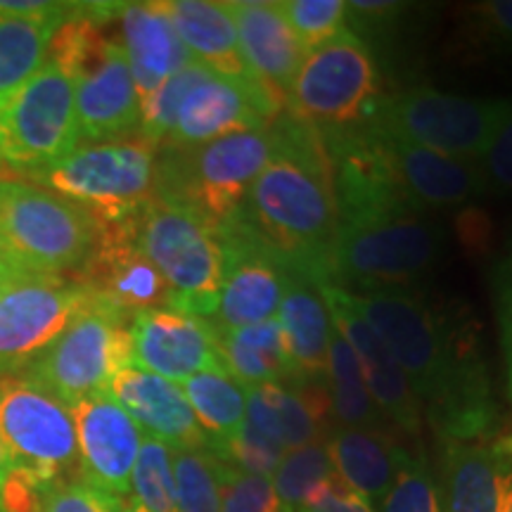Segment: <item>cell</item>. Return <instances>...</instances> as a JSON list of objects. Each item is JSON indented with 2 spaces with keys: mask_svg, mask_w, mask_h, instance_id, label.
Here are the masks:
<instances>
[{
  "mask_svg": "<svg viewBox=\"0 0 512 512\" xmlns=\"http://www.w3.org/2000/svg\"><path fill=\"white\" fill-rule=\"evenodd\" d=\"M351 294L370 328L392 351L441 444L491 439L501 430L472 332L408 290Z\"/></svg>",
  "mask_w": 512,
  "mask_h": 512,
  "instance_id": "obj_1",
  "label": "cell"
},
{
  "mask_svg": "<svg viewBox=\"0 0 512 512\" xmlns=\"http://www.w3.org/2000/svg\"><path fill=\"white\" fill-rule=\"evenodd\" d=\"M271 124L275 152L238 214L292 275L335 285L339 221L323 136L290 110Z\"/></svg>",
  "mask_w": 512,
  "mask_h": 512,
  "instance_id": "obj_2",
  "label": "cell"
},
{
  "mask_svg": "<svg viewBox=\"0 0 512 512\" xmlns=\"http://www.w3.org/2000/svg\"><path fill=\"white\" fill-rule=\"evenodd\" d=\"M119 10L121 5H76L48 46L46 60L72 76L79 136L88 143L140 136V100L124 46L102 29Z\"/></svg>",
  "mask_w": 512,
  "mask_h": 512,
  "instance_id": "obj_3",
  "label": "cell"
},
{
  "mask_svg": "<svg viewBox=\"0 0 512 512\" xmlns=\"http://www.w3.org/2000/svg\"><path fill=\"white\" fill-rule=\"evenodd\" d=\"M155 197L195 209L219 226L245 202L275 152L273 124L197 147H157Z\"/></svg>",
  "mask_w": 512,
  "mask_h": 512,
  "instance_id": "obj_4",
  "label": "cell"
},
{
  "mask_svg": "<svg viewBox=\"0 0 512 512\" xmlns=\"http://www.w3.org/2000/svg\"><path fill=\"white\" fill-rule=\"evenodd\" d=\"M100 223L79 204L29 183L0 176V240L34 278H69L91 259Z\"/></svg>",
  "mask_w": 512,
  "mask_h": 512,
  "instance_id": "obj_5",
  "label": "cell"
},
{
  "mask_svg": "<svg viewBox=\"0 0 512 512\" xmlns=\"http://www.w3.org/2000/svg\"><path fill=\"white\" fill-rule=\"evenodd\" d=\"M140 252L166 283V309L207 320L223 283V247L216 226L195 209L152 197L133 219Z\"/></svg>",
  "mask_w": 512,
  "mask_h": 512,
  "instance_id": "obj_6",
  "label": "cell"
},
{
  "mask_svg": "<svg viewBox=\"0 0 512 512\" xmlns=\"http://www.w3.org/2000/svg\"><path fill=\"white\" fill-rule=\"evenodd\" d=\"M444 228L425 211L403 209L342 223L335 247V285L356 292L403 290L441 261Z\"/></svg>",
  "mask_w": 512,
  "mask_h": 512,
  "instance_id": "obj_7",
  "label": "cell"
},
{
  "mask_svg": "<svg viewBox=\"0 0 512 512\" xmlns=\"http://www.w3.org/2000/svg\"><path fill=\"white\" fill-rule=\"evenodd\" d=\"M155 169L157 147L131 136L79 145L36 181L79 204L98 223H126L155 197Z\"/></svg>",
  "mask_w": 512,
  "mask_h": 512,
  "instance_id": "obj_8",
  "label": "cell"
},
{
  "mask_svg": "<svg viewBox=\"0 0 512 512\" xmlns=\"http://www.w3.org/2000/svg\"><path fill=\"white\" fill-rule=\"evenodd\" d=\"M512 110L505 98H465L418 86L377 100L368 124L439 155L477 162Z\"/></svg>",
  "mask_w": 512,
  "mask_h": 512,
  "instance_id": "obj_9",
  "label": "cell"
},
{
  "mask_svg": "<svg viewBox=\"0 0 512 512\" xmlns=\"http://www.w3.org/2000/svg\"><path fill=\"white\" fill-rule=\"evenodd\" d=\"M79 143L72 76L46 60L0 107V174L10 169V178H36Z\"/></svg>",
  "mask_w": 512,
  "mask_h": 512,
  "instance_id": "obj_10",
  "label": "cell"
},
{
  "mask_svg": "<svg viewBox=\"0 0 512 512\" xmlns=\"http://www.w3.org/2000/svg\"><path fill=\"white\" fill-rule=\"evenodd\" d=\"M131 318L93 292L60 337L24 368V377L53 392L67 406L107 394L112 377L131 366Z\"/></svg>",
  "mask_w": 512,
  "mask_h": 512,
  "instance_id": "obj_11",
  "label": "cell"
},
{
  "mask_svg": "<svg viewBox=\"0 0 512 512\" xmlns=\"http://www.w3.org/2000/svg\"><path fill=\"white\" fill-rule=\"evenodd\" d=\"M377 100L380 76L373 50L356 31L344 29L304 57L287 110L328 133L366 124Z\"/></svg>",
  "mask_w": 512,
  "mask_h": 512,
  "instance_id": "obj_12",
  "label": "cell"
},
{
  "mask_svg": "<svg viewBox=\"0 0 512 512\" xmlns=\"http://www.w3.org/2000/svg\"><path fill=\"white\" fill-rule=\"evenodd\" d=\"M0 439L12 467L41 482L81 475L72 408L19 373L0 375Z\"/></svg>",
  "mask_w": 512,
  "mask_h": 512,
  "instance_id": "obj_13",
  "label": "cell"
},
{
  "mask_svg": "<svg viewBox=\"0 0 512 512\" xmlns=\"http://www.w3.org/2000/svg\"><path fill=\"white\" fill-rule=\"evenodd\" d=\"M223 247V283L207 318L214 332L238 330L273 320L292 273L235 211L216 226Z\"/></svg>",
  "mask_w": 512,
  "mask_h": 512,
  "instance_id": "obj_14",
  "label": "cell"
},
{
  "mask_svg": "<svg viewBox=\"0 0 512 512\" xmlns=\"http://www.w3.org/2000/svg\"><path fill=\"white\" fill-rule=\"evenodd\" d=\"M93 292L74 278H29L0 297V375L19 373L62 335Z\"/></svg>",
  "mask_w": 512,
  "mask_h": 512,
  "instance_id": "obj_15",
  "label": "cell"
},
{
  "mask_svg": "<svg viewBox=\"0 0 512 512\" xmlns=\"http://www.w3.org/2000/svg\"><path fill=\"white\" fill-rule=\"evenodd\" d=\"M287 102L259 83H242L209 72L185 95L176 124L162 147H197L249 128H264Z\"/></svg>",
  "mask_w": 512,
  "mask_h": 512,
  "instance_id": "obj_16",
  "label": "cell"
},
{
  "mask_svg": "<svg viewBox=\"0 0 512 512\" xmlns=\"http://www.w3.org/2000/svg\"><path fill=\"white\" fill-rule=\"evenodd\" d=\"M320 297L328 306L330 320L335 330L354 349L358 366H361L363 380H366L368 394L373 396L377 411L384 420L394 422L396 430L406 434H420L422 427V406L415 399L411 384L396 363L387 344L377 337L370 323L363 318L354 302V294L339 285L318 287Z\"/></svg>",
  "mask_w": 512,
  "mask_h": 512,
  "instance_id": "obj_17",
  "label": "cell"
},
{
  "mask_svg": "<svg viewBox=\"0 0 512 512\" xmlns=\"http://www.w3.org/2000/svg\"><path fill=\"white\" fill-rule=\"evenodd\" d=\"M69 408L79 444L81 477L105 494L128 498L145 434L110 394L88 396Z\"/></svg>",
  "mask_w": 512,
  "mask_h": 512,
  "instance_id": "obj_18",
  "label": "cell"
},
{
  "mask_svg": "<svg viewBox=\"0 0 512 512\" xmlns=\"http://www.w3.org/2000/svg\"><path fill=\"white\" fill-rule=\"evenodd\" d=\"M131 366L169 382H185L204 370H226L214 330L204 318L174 309L136 313L128 323Z\"/></svg>",
  "mask_w": 512,
  "mask_h": 512,
  "instance_id": "obj_19",
  "label": "cell"
},
{
  "mask_svg": "<svg viewBox=\"0 0 512 512\" xmlns=\"http://www.w3.org/2000/svg\"><path fill=\"white\" fill-rule=\"evenodd\" d=\"M74 280L128 318L162 309L169 297L164 278L136 245L133 221L100 223L98 245Z\"/></svg>",
  "mask_w": 512,
  "mask_h": 512,
  "instance_id": "obj_20",
  "label": "cell"
},
{
  "mask_svg": "<svg viewBox=\"0 0 512 512\" xmlns=\"http://www.w3.org/2000/svg\"><path fill=\"white\" fill-rule=\"evenodd\" d=\"M226 8L238 29L240 53L252 79L287 102L306 53L292 34L280 3L233 0Z\"/></svg>",
  "mask_w": 512,
  "mask_h": 512,
  "instance_id": "obj_21",
  "label": "cell"
},
{
  "mask_svg": "<svg viewBox=\"0 0 512 512\" xmlns=\"http://www.w3.org/2000/svg\"><path fill=\"white\" fill-rule=\"evenodd\" d=\"M107 394L131 415L145 437H155L171 448L209 446L181 384L126 366L112 377Z\"/></svg>",
  "mask_w": 512,
  "mask_h": 512,
  "instance_id": "obj_22",
  "label": "cell"
},
{
  "mask_svg": "<svg viewBox=\"0 0 512 512\" xmlns=\"http://www.w3.org/2000/svg\"><path fill=\"white\" fill-rule=\"evenodd\" d=\"M380 136L387 143L389 157L408 200L420 211L460 207V204L489 195L482 169L472 159L439 155V152L411 145L382 131Z\"/></svg>",
  "mask_w": 512,
  "mask_h": 512,
  "instance_id": "obj_23",
  "label": "cell"
},
{
  "mask_svg": "<svg viewBox=\"0 0 512 512\" xmlns=\"http://www.w3.org/2000/svg\"><path fill=\"white\" fill-rule=\"evenodd\" d=\"M119 15L121 46H124L133 81H136L140 107H143L169 76L195 62V57L178 38L164 3L121 5Z\"/></svg>",
  "mask_w": 512,
  "mask_h": 512,
  "instance_id": "obj_24",
  "label": "cell"
},
{
  "mask_svg": "<svg viewBox=\"0 0 512 512\" xmlns=\"http://www.w3.org/2000/svg\"><path fill=\"white\" fill-rule=\"evenodd\" d=\"M294 380L325 382L332 325L318 287L292 275L275 313Z\"/></svg>",
  "mask_w": 512,
  "mask_h": 512,
  "instance_id": "obj_25",
  "label": "cell"
},
{
  "mask_svg": "<svg viewBox=\"0 0 512 512\" xmlns=\"http://www.w3.org/2000/svg\"><path fill=\"white\" fill-rule=\"evenodd\" d=\"M166 15L178 38L202 67L242 83H256L240 53L238 29L226 3L211 0H166ZM261 86V83H259Z\"/></svg>",
  "mask_w": 512,
  "mask_h": 512,
  "instance_id": "obj_26",
  "label": "cell"
},
{
  "mask_svg": "<svg viewBox=\"0 0 512 512\" xmlns=\"http://www.w3.org/2000/svg\"><path fill=\"white\" fill-rule=\"evenodd\" d=\"M328 453L335 475L370 503L382 501L408 456L387 427H337Z\"/></svg>",
  "mask_w": 512,
  "mask_h": 512,
  "instance_id": "obj_27",
  "label": "cell"
},
{
  "mask_svg": "<svg viewBox=\"0 0 512 512\" xmlns=\"http://www.w3.org/2000/svg\"><path fill=\"white\" fill-rule=\"evenodd\" d=\"M441 503L444 512H501L491 439L444 441Z\"/></svg>",
  "mask_w": 512,
  "mask_h": 512,
  "instance_id": "obj_28",
  "label": "cell"
},
{
  "mask_svg": "<svg viewBox=\"0 0 512 512\" xmlns=\"http://www.w3.org/2000/svg\"><path fill=\"white\" fill-rule=\"evenodd\" d=\"M223 366L247 389L294 380L278 318L238 330L214 332Z\"/></svg>",
  "mask_w": 512,
  "mask_h": 512,
  "instance_id": "obj_29",
  "label": "cell"
},
{
  "mask_svg": "<svg viewBox=\"0 0 512 512\" xmlns=\"http://www.w3.org/2000/svg\"><path fill=\"white\" fill-rule=\"evenodd\" d=\"M278 422L280 441L285 451H294L332 434V408L328 384L316 380H290L280 384H261Z\"/></svg>",
  "mask_w": 512,
  "mask_h": 512,
  "instance_id": "obj_30",
  "label": "cell"
},
{
  "mask_svg": "<svg viewBox=\"0 0 512 512\" xmlns=\"http://www.w3.org/2000/svg\"><path fill=\"white\" fill-rule=\"evenodd\" d=\"M181 389L211 451L238 434L247 415V387L228 370H204L181 382Z\"/></svg>",
  "mask_w": 512,
  "mask_h": 512,
  "instance_id": "obj_31",
  "label": "cell"
},
{
  "mask_svg": "<svg viewBox=\"0 0 512 512\" xmlns=\"http://www.w3.org/2000/svg\"><path fill=\"white\" fill-rule=\"evenodd\" d=\"M64 19L0 17V107L46 64L50 41Z\"/></svg>",
  "mask_w": 512,
  "mask_h": 512,
  "instance_id": "obj_32",
  "label": "cell"
},
{
  "mask_svg": "<svg viewBox=\"0 0 512 512\" xmlns=\"http://www.w3.org/2000/svg\"><path fill=\"white\" fill-rule=\"evenodd\" d=\"M325 384H328L332 420L339 427H384V418L377 411L373 396L368 394L354 349L337 330H332L330 337Z\"/></svg>",
  "mask_w": 512,
  "mask_h": 512,
  "instance_id": "obj_33",
  "label": "cell"
},
{
  "mask_svg": "<svg viewBox=\"0 0 512 512\" xmlns=\"http://www.w3.org/2000/svg\"><path fill=\"white\" fill-rule=\"evenodd\" d=\"M223 467L209 446L174 448V512H219Z\"/></svg>",
  "mask_w": 512,
  "mask_h": 512,
  "instance_id": "obj_34",
  "label": "cell"
},
{
  "mask_svg": "<svg viewBox=\"0 0 512 512\" xmlns=\"http://www.w3.org/2000/svg\"><path fill=\"white\" fill-rule=\"evenodd\" d=\"M330 477H335V467H332L328 453V441H318V444L285 451L271 479L280 508L297 512L306 501V496Z\"/></svg>",
  "mask_w": 512,
  "mask_h": 512,
  "instance_id": "obj_35",
  "label": "cell"
},
{
  "mask_svg": "<svg viewBox=\"0 0 512 512\" xmlns=\"http://www.w3.org/2000/svg\"><path fill=\"white\" fill-rule=\"evenodd\" d=\"M131 498L147 512H174V448L143 437L131 475Z\"/></svg>",
  "mask_w": 512,
  "mask_h": 512,
  "instance_id": "obj_36",
  "label": "cell"
},
{
  "mask_svg": "<svg viewBox=\"0 0 512 512\" xmlns=\"http://www.w3.org/2000/svg\"><path fill=\"white\" fill-rule=\"evenodd\" d=\"M209 72L211 69L202 67L200 62H190L188 67L181 69V72L169 76V79L157 88L155 95L140 107V138H145L150 145L162 147L166 143V138L171 136V131H174L176 114L183 98Z\"/></svg>",
  "mask_w": 512,
  "mask_h": 512,
  "instance_id": "obj_37",
  "label": "cell"
},
{
  "mask_svg": "<svg viewBox=\"0 0 512 512\" xmlns=\"http://www.w3.org/2000/svg\"><path fill=\"white\" fill-rule=\"evenodd\" d=\"M382 512H444L441 489L425 453L408 451L382 498Z\"/></svg>",
  "mask_w": 512,
  "mask_h": 512,
  "instance_id": "obj_38",
  "label": "cell"
},
{
  "mask_svg": "<svg viewBox=\"0 0 512 512\" xmlns=\"http://www.w3.org/2000/svg\"><path fill=\"white\" fill-rule=\"evenodd\" d=\"M280 10L306 55L347 29L344 0H283Z\"/></svg>",
  "mask_w": 512,
  "mask_h": 512,
  "instance_id": "obj_39",
  "label": "cell"
},
{
  "mask_svg": "<svg viewBox=\"0 0 512 512\" xmlns=\"http://www.w3.org/2000/svg\"><path fill=\"white\" fill-rule=\"evenodd\" d=\"M219 512H280L271 477L249 475L235 467H223Z\"/></svg>",
  "mask_w": 512,
  "mask_h": 512,
  "instance_id": "obj_40",
  "label": "cell"
},
{
  "mask_svg": "<svg viewBox=\"0 0 512 512\" xmlns=\"http://www.w3.org/2000/svg\"><path fill=\"white\" fill-rule=\"evenodd\" d=\"M467 29L482 46L512 53V0H486L470 5Z\"/></svg>",
  "mask_w": 512,
  "mask_h": 512,
  "instance_id": "obj_41",
  "label": "cell"
},
{
  "mask_svg": "<svg viewBox=\"0 0 512 512\" xmlns=\"http://www.w3.org/2000/svg\"><path fill=\"white\" fill-rule=\"evenodd\" d=\"M119 501L76 475L50 486L43 512H114Z\"/></svg>",
  "mask_w": 512,
  "mask_h": 512,
  "instance_id": "obj_42",
  "label": "cell"
},
{
  "mask_svg": "<svg viewBox=\"0 0 512 512\" xmlns=\"http://www.w3.org/2000/svg\"><path fill=\"white\" fill-rule=\"evenodd\" d=\"M494 306L505 363V394L512 406V247L494 268Z\"/></svg>",
  "mask_w": 512,
  "mask_h": 512,
  "instance_id": "obj_43",
  "label": "cell"
},
{
  "mask_svg": "<svg viewBox=\"0 0 512 512\" xmlns=\"http://www.w3.org/2000/svg\"><path fill=\"white\" fill-rule=\"evenodd\" d=\"M489 192H512V110L482 157L477 159Z\"/></svg>",
  "mask_w": 512,
  "mask_h": 512,
  "instance_id": "obj_44",
  "label": "cell"
},
{
  "mask_svg": "<svg viewBox=\"0 0 512 512\" xmlns=\"http://www.w3.org/2000/svg\"><path fill=\"white\" fill-rule=\"evenodd\" d=\"M50 486L53 484L41 482L29 472L12 467L0 486V512H43Z\"/></svg>",
  "mask_w": 512,
  "mask_h": 512,
  "instance_id": "obj_45",
  "label": "cell"
},
{
  "mask_svg": "<svg viewBox=\"0 0 512 512\" xmlns=\"http://www.w3.org/2000/svg\"><path fill=\"white\" fill-rule=\"evenodd\" d=\"M297 512H375L373 503L361 494H356L349 484H344L337 475L325 479L306 496L302 508Z\"/></svg>",
  "mask_w": 512,
  "mask_h": 512,
  "instance_id": "obj_46",
  "label": "cell"
},
{
  "mask_svg": "<svg viewBox=\"0 0 512 512\" xmlns=\"http://www.w3.org/2000/svg\"><path fill=\"white\" fill-rule=\"evenodd\" d=\"M491 448H494L498 470V501H501V512H512V427L510 430H498L491 437Z\"/></svg>",
  "mask_w": 512,
  "mask_h": 512,
  "instance_id": "obj_47",
  "label": "cell"
},
{
  "mask_svg": "<svg viewBox=\"0 0 512 512\" xmlns=\"http://www.w3.org/2000/svg\"><path fill=\"white\" fill-rule=\"evenodd\" d=\"M29 278H34V275L24 273V268L12 259L8 247H5L3 240H0V283H22V280H29Z\"/></svg>",
  "mask_w": 512,
  "mask_h": 512,
  "instance_id": "obj_48",
  "label": "cell"
},
{
  "mask_svg": "<svg viewBox=\"0 0 512 512\" xmlns=\"http://www.w3.org/2000/svg\"><path fill=\"white\" fill-rule=\"evenodd\" d=\"M10 470H12V460H10V453H8V448H5L3 439H0V486H3L5 477L10 475Z\"/></svg>",
  "mask_w": 512,
  "mask_h": 512,
  "instance_id": "obj_49",
  "label": "cell"
},
{
  "mask_svg": "<svg viewBox=\"0 0 512 512\" xmlns=\"http://www.w3.org/2000/svg\"><path fill=\"white\" fill-rule=\"evenodd\" d=\"M114 512H147V510L140 508V505L133 501V498H121L117 510H114Z\"/></svg>",
  "mask_w": 512,
  "mask_h": 512,
  "instance_id": "obj_50",
  "label": "cell"
},
{
  "mask_svg": "<svg viewBox=\"0 0 512 512\" xmlns=\"http://www.w3.org/2000/svg\"><path fill=\"white\" fill-rule=\"evenodd\" d=\"M12 285H17V283H0V297H3V294H5V292H8Z\"/></svg>",
  "mask_w": 512,
  "mask_h": 512,
  "instance_id": "obj_51",
  "label": "cell"
},
{
  "mask_svg": "<svg viewBox=\"0 0 512 512\" xmlns=\"http://www.w3.org/2000/svg\"><path fill=\"white\" fill-rule=\"evenodd\" d=\"M280 512H292V510H287V508H280Z\"/></svg>",
  "mask_w": 512,
  "mask_h": 512,
  "instance_id": "obj_52",
  "label": "cell"
}]
</instances>
